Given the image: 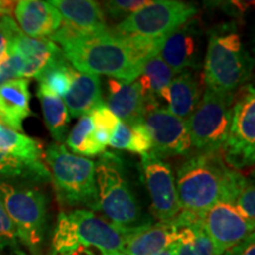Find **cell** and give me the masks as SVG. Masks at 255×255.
Here are the masks:
<instances>
[{
    "instance_id": "cell-6",
    "label": "cell",
    "mask_w": 255,
    "mask_h": 255,
    "mask_svg": "<svg viewBox=\"0 0 255 255\" xmlns=\"http://www.w3.org/2000/svg\"><path fill=\"white\" fill-rule=\"evenodd\" d=\"M202 69L206 88L221 94H234L247 81L251 71V60L240 34L225 27L212 32Z\"/></svg>"
},
{
    "instance_id": "cell-42",
    "label": "cell",
    "mask_w": 255,
    "mask_h": 255,
    "mask_svg": "<svg viewBox=\"0 0 255 255\" xmlns=\"http://www.w3.org/2000/svg\"><path fill=\"white\" fill-rule=\"evenodd\" d=\"M0 255H2V254H1V252H0Z\"/></svg>"
},
{
    "instance_id": "cell-27",
    "label": "cell",
    "mask_w": 255,
    "mask_h": 255,
    "mask_svg": "<svg viewBox=\"0 0 255 255\" xmlns=\"http://www.w3.org/2000/svg\"><path fill=\"white\" fill-rule=\"evenodd\" d=\"M0 176L34 182L51 181L50 171L43 161H27L2 151H0Z\"/></svg>"
},
{
    "instance_id": "cell-3",
    "label": "cell",
    "mask_w": 255,
    "mask_h": 255,
    "mask_svg": "<svg viewBox=\"0 0 255 255\" xmlns=\"http://www.w3.org/2000/svg\"><path fill=\"white\" fill-rule=\"evenodd\" d=\"M98 212L114 225L132 229L142 223V209L128 180L126 163L115 152H104L95 163Z\"/></svg>"
},
{
    "instance_id": "cell-23",
    "label": "cell",
    "mask_w": 255,
    "mask_h": 255,
    "mask_svg": "<svg viewBox=\"0 0 255 255\" xmlns=\"http://www.w3.org/2000/svg\"><path fill=\"white\" fill-rule=\"evenodd\" d=\"M175 222L181 226L176 255H218L214 245L203 229L201 216L181 212Z\"/></svg>"
},
{
    "instance_id": "cell-41",
    "label": "cell",
    "mask_w": 255,
    "mask_h": 255,
    "mask_svg": "<svg viewBox=\"0 0 255 255\" xmlns=\"http://www.w3.org/2000/svg\"><path fill=\"white\" fill-rule=\"evenodd\" d=\"M113 255H129V254H127V253H126V252L121 251V252H116V253H114Z\"/></svg>"
},
{
    "instance_id": "cell-17",
    "label": "cell",
    "mask_w": 255,
    "mask_h": 255,
    "mask_svg": "<svg viewBox=\"0 0 255 255\" xmlns=\"http://www.w3.org/2000/svg\"><path fill=\"white\" fill-rule=\"evenodd\" d=\"M180 234L181 226L174 221L156 225L145 223L130 232L123 252L129 255H155L176 244Z\"/></svg>"
},
{
    "instance_id": "cell-22",
    "label": "cell",
    "mask_w": 255,
    "mask_h": 255,
    "mask_svg": "<svg viewBox=\"0 0 255 255\" xmlns=\"http://www.w3.org/2000/svg\"><path fill=\"white\" fill-rule=\"evenodd\" d=\"M71 117L89 115L94 108L101 104V79L94 73L76 71L69 91L63 97Z\"/></svg>"
},
{
    "instance_id": "cell-32",
    "label": "cell",
    "mask_w": 255,
    "mask_h": 255,
    "mask_svg": "<svg viewBox=\"0 0 255 255\" xmlns=\"http://www.w3.org/2000/svg\"><path fill=\"white\" fill-rule=\"evenodd\" d=\"M20 244L17 229L0 201V248H11L17 255H24Z\"/></svg>"
},
{
    "instance_id": "cell-39",
    "label": "cell",
    "mask_w": 255,
    "mask_h": 255,
    "mask_svg": "<svg viewBox=\"0 0 255 255\" xmlns=\"http://www.w3.org/2000/svg\"><path fill=\"white\" fill-rule=\"evenodd\" d=\"M15 1L11 0H0V18L2 17H11V14L14 12Z\"/></svg>"
},
{
    "instance_id": "cell-11",
    "label": "cell",
    "mask_w": 255,
    "mask_h": 255,
    "mask_svg": "<svg viewBox=\"0 0 255 255\" xmlns=\"http://www.w3.org/2000/svg\"><path fill=\"white\" fill-rule=\"evenodd\" d=\"M141 165L146 190L151 200L152 214L162 223L173 222L182 208L170 164L154 151H149L142 155Z\"/></svg>"
},
{
    "instance_id": "cell-26",
    "label": "cell",
    "mask_w": 255,
    "mask_h": 255,
    "mask_svg": "<svg viewBox=\"0 0 255 255\" xmlns=\"http://www.w3.org/2000/svg\"><path fill=\"white\" fill-rule=\"evenodd\" d=\"M109 145L120 150H129L144 155L151 151L152 141L143 122L127 124L120 121L119 126L111 136Z\"/></svg>"
},
{
    "instance_id": "cell-34",
    "label": "cell",
    "mask_w": 255,
    "mask_h": 255,
    "mask_svg": "<svg viewBox=\"0 0 255 255\" xmlns=\"http://www.w3.org/2000/svg\"><path fill=\"white\" fill-rule=\"evenodd\" d=\"M20 33V28L13 18H0V63L11 53L15 38Z\"/></svg>"
},
{
    "instance_id": "cell-19",
    "label": "cell",
    "mask_w": 255,
    "mask_h": 255,
    "mask_svg": "<svg viewBox=\"0 0 255 255\" xmlns=\"http://www.w3.org/2000/svg\"><path fill=\"white\" fill-rule=\"evenodd\" d=\"M30 81L18 78L0 87V123L23 132V124L32 115Z\"/></svg>"
},
{
    "instance_id": "cell-36",
    "label": "cell",
    "mask_w": 255,
    "mask_h": 255,
    "mask_svg": "<svg viewBox=\"0 0 255 255\" xmlns=\"http://www.w3.org/2000/svg\"><path fill=\"white\" fill-rule=\"evenodd\" d=\"M18 78H21V62L13 51H11V53L0 63V87Z\"/></svg>"
},
{
    "instance_id": "cell-24",
    "label": "cell",
    "mask_w": 255,
    "mask_h": 255,
    "mask_svg": "<svg viewBox=\"0 0 255 255\" xmlns=\"http://www.w3.org/2000/svg\"><path fill=\"white\" fill-rule=\"evenodd\" d=\"M176 76L173 70L157 55L145 63L141 75L136 79L146 107H159L161 92Z\"/></svg>"
},
{
    "instance_id": "cell-40",
    "label": "cell",
    "mask_w": 255,
    "mask_h": 255,
    "mask_svg": "<svg viewBox=\"0 0 255 255\" xmlns=\"http://www.w3.org/2000/svg\"><path fill=\"white\" fill-rule=\"evenodd\" d=\"M155 255H176V244L171 245V246H169L168 248H165V250Z\"/></svg>"
},
{
    "instance_id": "cell-4",
    "label": "cell",
    "mask_w": 255,
    "mask_h": 255,
    "mask_svg": "<svg viewBox=\"0 0 255 255\" xmlns=\"http://www.w3.org/2000/svg\"><path fill=\"white\" fill-rule=\"evenodd\" d=\"M132 229L119 227L89 209H75L69 214L60 213L53 232L52 251L63 253L85 246L114 254L123 251Z\"/></svg>"
},
{
    "instance_id": "cell-8",
    "label": "cell",
    "mask_w": 255,
    "mask_h": 255,
    "mask_svg": "<svg viewBox=\"0 0 255 255\" xmlns=\"http://www.w3.org/2000/svg\"><path fill=\"white\" fill-rule=\"evenodd\" d=\"M234 94L206 88L200 103L188 119L191 145L202 154H220L229 133Z\"/></svg>"
},
{
    "instance_id": "cell-31",
    "label": "cell",
    "mask_w": 255,
    "mask_h": 255,
    "mask_svg": "<svg viewBox=\"0 0 255 255\" xmlns=\"http://www.w3.org/2000/svg\"><path fill=\"white\" fill-rule=\"evenodd\" d=\"M95 127V137L101 145L107 148L109 144L111 136L119 126L120 120L111 113L108 105L102 102L97 107L94 108L89 114Z\"/></svg>"
},
{
    "instance_id": "cell-21",
    "label": "cell",
    "mask_w": 255,
    "mask_h": 255,
    "mask_svg": "<svg viewBox=\"0 0 255 255\" xmlns=\"http://www.w3.org/2000/svg\"><path fill=\"white\" fill-rule=\"evenodd\" d=\"M64 23L85 32L108 30L105 13L102 6L92 0H52Z\"/></svg>"
},
{
    "instance_id": "cell-1",
    "label": "cell",
    "mask_w": 255,
    "mask_h": 255,
    "mask_svg": "<svg viewBox=\"0 0 255 255\" xmlns=\"http://www.w3.org/2000/svg\"><path fill=\"white\" fill-rule=\"evenodd\" d=\"M47 39L58 43L64 56L79 72L105 75L122 82H135L142 66L135 62L124 34L109 28L85 32L64 23Z\"/></svg>"
},
{
    "instance_id": "cell-18",
    "label": "cell",
    "mask_w": 255,
    "mask_h": 255,
    "mask_svg": "<svg viewBox=\"0 0 255 255\" xmlns=\"http://www.w3.org/2000/svg\"><path fill=\"white\" fill-rule=\"evenodd\" d=\"M203 82L194 70L177 73L170 84L161 92V100L165 101L167 109L184 121L195 110L203 95Z\"/></svg>"
},
{
    "instance_id": "cell-7",
    "label": "cell",
    "mask_w": 255,
    "mask_h": 255,
    "mask_svg": "<svg viewBox=\"0 0 255 255\" xmlns=\"http://www.w3.org/2000/svg\"><path fill=\"white\" fill-rule=\"evenodd\" d=\"M0 201L17 229L21 245L33 255L39 254L47 228L45 194L36 187L0 180Z\"/></svg>"
},
{
    "instance_id": "cell-20",
    "label": "cell",
    "mask_w": 255,
    "mask_h": 255,
    "mask_svg": "<svg viewBox=\"0 0 255 255\" xmlns=\"http://www.w3.org/2000/svg\"><path fill=\"white\" fill-rule=\"evenodd\" d=\"M108 85V108L120 121L127 124L142 122L145 103L137 82H122L109 78Z\"/></svg>"
},
{
    "instance_id": "cell-25",
    "label": "cell",
    "mask_w": 255,
    "mask_h": 255,
    "mask_svg": "<svg viewBox=\"0 0 255 255\" xmlns=\"http://www.w3.org/2000/svg\"><path fill=\"white\" fill-rule=\"evenodd\" d=\"M37 96L39 98L44 121L50 135L55 139V143L63 144L68 133L69 123L71 121V116L63 98L53 95L41 85L38 87Z\"/></svg>"
},
{
    "instance_id": "cell-13",
    "label": "cell",
    "mask_w": 255,
    "mask_h": 255,
    "mask_svg": "<svg viewBox=\"0 0 255 255\" xmlns=\"http://www.w3.org/2000/svg\"><path fill=\"white\" fill-rule=\"evenodd\" d=\"M203 229L214 245L218 255L254 234L253 223L247 221L235 206L220 201L201 216Z\"/></svg>"
},
{
    "instance_id": "cell-30",
    "label": "cell",
    "mask_w": 255,
    "mask_h": 255,
    "mask_svg": "<svg viewBox=\"0 0 255 255\" xmlns=\"http://www.w3.org/2000/svg\"><path fill=\"white\" fill-rule=\"evenodd\" d=\"M76 71L77 70L73 69L69 60L65 58L47 69L38 78V82H39V85L45 88L46 90L62 98L71 87Z\"/></svg>"
},
{
    "instance_id": "cell-28",
    "label": "cell",
    "mask_w": 255,
    "mask_h": 255,
    "mask_svg": "<svg viewBox=\"0 0 255 255\" xmlns=\"http://www.w3.org/2000/svg\"><path fill=\"white\" fill-rule=\"evenodd\" d=\"M0 151L27 159L43 161V145L23 132L14 131L0 123Z\"/></svg>"
},
{
    "instance_id": "cell-5",
    "label": "cell",
    "mask_w": 255,
    "mask_h": 255,
    "mask_svg": "<svg viewBox=\"0 0 255 255\" xmlns=\"http://www.w3.org/2000/svg\"><path fill=\"white\" fill-rule=\"evenodd\" d=\"M51 181L62 205L85 207L98 212L95 162L70 152L65 145L51 143L45 150Z\"/></svg>"
},
{
    "instance_id": "cell-2",
    "label": "cell",
    "mask_w": 255,
    "mask_h": 255,
    "mask_svg": "<svg viewBox=\"0 0 255 255\" xmlns=\"http://www.w3.org/2000/svg\"><path fill=\"white\" fill-rule=\"evenodd\" d=\"M175 181L182 212L202 216L220 201L234 203L247 178L227 167L220 154L201 152L178 168Z\"/></svg>"
},
{
    "instance_id": "cell-14",
    "label": "cell",
    "mask_w": 255,
    "mask_h": 255,
    "mask_svg": "<svg viewBox=\"0 0 255 255\" xmlns=\"http://www.w3.org/2000/svg\"><path fill=\"white\" fill-rule=\"evenodd\" d=\"M205 34L200 24L190 19L165 37L159 56L173 71L201 70L205 60Z\"/></svg>"
},
{
    "instance_id": "cell-37",
    "label": "cell",
    "mask_w": 255,
    "mask_h": 255,
    "mask_svg": "<svg viewBox=\"0 0 255 255\" xmlns=\"http://www.w3.org/2000/svg\"><path fill=\"white\" fill-rule=\"evenodd\" d=\"M222 255H255V235L252 234L240 244L229 248Z\"/></svg>"
},
{
    "instance_id": "cell-35",
    "label": "cell",
    "mask_w": 255,
    "mask_h": 255,
    "mask_svg": "<svg viewBox=\"0 0 255 255\" xmlns=\"http://www.w3.org/2000/svg\"><path fill=\"white\" fill-rule=\"evenodd\" d=\"M233 205L247 221L255 225V190L253 182L247 180L245 186L239 191Z\"/></svg>"
},
{
    "instance_id": "cell-10",
    "label": "cell",
    "mask_w": 255,
    "mask_h": 255,
    "mask_svg": "<svg viewBox=\"0 0 255 255\" xmlns=\"http://www.w3.org/2000/svg\"><path fill=\"white\" fill-rule=\"evenodd\" d=\"M194 5L178 0H155L122 20L116 32L144 37H165L196 14Z\"/></svg>"
},
{
    "instance_id": "cell-15",
    "label": "cell",
    "mask_w": 255,
    "mask_h": 255,
    "mask_svg": "<svg viewBox=\"0 0 255 255\" xmlns=\"http://www.w3.org/2000/svg\"><path fill=\"white\" fill-rule=\"evenodd\" d=\"M12 51L20 58L21 78H39L47 69L65 59L63 51L49 39H33L21 32L15 38Z\"/></svg>"
},
{
    "instance_id": "cell-12",
    "label": "cell",
    "mask_w": 255,
    "mask_h": 255,
    "mask_svg": "<svg viewBox=\"0 0 255 255\" xmlns=\"http://www.w3.org/2000/svg\"><path fill=\"white\" fill-rule=\"evenodd\" d=\"M142 122L151 137V151L162 158L190 152L193 145L187 122L165 107H146Z\"/></svg>"
},
{
    "instance_id": "cell-9",
    "label": "cell",
    "mask_w": 255,
    "mask_h": 255,
    "mask_svg": "<svg viewBox=\"0 0 255 255\" xmlns=\"http://www.w3.org/2000/svg\"><path fill=\"white\" fill-rule=\"evenodd\" d=\"M226 163L232 168L250 167L255 159V91L247 84L234 96L229 133L223 149Z\"/></svg>"
},
{
    "instance_id": "cell-33",
    "label": "cell",
    "mask_w": 255,
    "mask_h": 255,
    "mask_svg": "<svg viewBox=\"0 0 255 255\" xmlns=\"http://www.w3.org/2000/svg\"><path fill=\"white\" fill-rule=\"evenodd\" d=\"M150 0H110L103 2V11L113 19H127L139 8L144 7Z\"/></svg>"
},
{
    "instance_id": "cell-29",
    "label": "cell",
    "mask_w": 255,
    "mask_h": 255,
    "mask_svg": "<svg viewBox=\"0 0 255 255\" xmlns=\"http://www.w3.org/2000/svg\"><path fill=\"white\" fill-rule=\"evenodd\" d=\"M66 144L73 154L84 156H97L105 151V146L101 145L95 137V127L89 115L79 117L77 124L69 133Z\"/></svg>"
},
{
    "instance_id": "cell-16",
    "label": "cell",
    "mask_w": 255,
    "mask_h": 255,
    "mask_svg": "<svg viewBox=\"0 0 255 255\" xmlns=\"http://www.w3.org/2000/svg\"><path fill=\"white\" fill-rule=\"evenodd\" d=\"M13 13L20 31L33 39H47L63 24L58 9L43 0L17 1Z\"/></svg>"
},
{
    "instance_id": "cell-38",
    "label": "cell",
    "mask_w": 255,
    "mask_h": 255,
    "mask_svg": "<svg viewBox=\"0 0 255 255\" xmlns=\"http://www.w3.org/2000/svg\"><path fill=\"white\" fill-rule=\"evenodd\" d=\"M50 255H113V254H108V253H105V252L98 250V248H95V247L81 246L73 251L63 252V253L52 251Z\"/></svg>"
}]
</instances>
